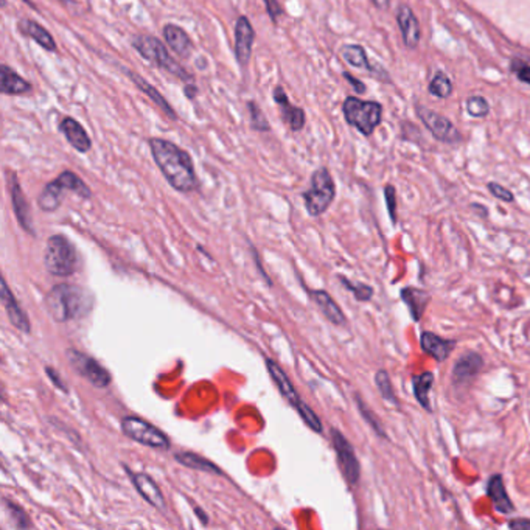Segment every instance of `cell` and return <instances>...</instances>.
<instances>
[{
    "mask_svg": "<svg viewBox=\"0 0 530 530\" xmlns=\"http://www.w3.org/2000/svg\"><path fill=\"white\" fill-rule=\"evenodd\" d=\"M156 165L163 174V178L174 190L181 193H190L198 188L199 182L196 178L193 159L176 143L153 137L148 140Z\"/></svg>",
    "mask_w": 530,
    "mask_h": 530,
    "instance_id": "cell-1",
    "label": "cell"
},
{
    "mask_svg": "<svg viewBox=\"0 0 530 530\" xmlns=\"http://www.w3.org/2000/svg\"><path fill=\"white\" fill-rule=\"evenodd\" d=\"M44 304L55 322H69L86 316L92 310L94 296L81 286L61 283L51 288Z\"/></svg>",
    "mask_w": 530,
    "mask_h": 530,
    "instance_id": "cell-2",
    "label": "cell"
},
{
    "mask_svg": "<svg viewBox=\"0 0 530 530\" xmlns=\"http://www.w3.org/2000/svg\"><path fill=\"white\" fill-rule=\"evenodd\" d=\"M266 369H267V374H270V376L272 378L274 384H276L277 389L280 390L281 397H283L285 400L299 412V415L302 417V420L305 422L306 427L311 428V431H314V433L317 434L322 433L324 424L322 422H320V418L317 417L316 412H314L310 406L300 398L299 392L296 390V388H294V384L291 383V379L288 378L283 369H281L274 359H270V358L266 359Z\"/></svg>",
    "mask_w": 530,
    "mask_h": 530,
    "instance_id": "cell-3",
    "label": "cell"
},
{
    "mask_svg": "<svg viewBox=\"0 0 530 530\" xmlns=\"http://www.w3.org/2000/svg\"><path fill=\"white\" fill-rule=\"evenodd\" d=\"M65 192L75 193L80 196L81 199H89L90 196H92L90 188L84 184V181L80 178V176L67 169V172H63L55 181L49 182V184L44 187V190L38 198L39 208H41L42 212L58 210L61 206Z\"/></svg>",
    "mask_w": 530,
    "mask_h": 530,
    "instance_id": "cell-4",
    "label": "cell"
},
{
    "mask_svg": "<svg viewBox=\"0 0 530 530\" xmlns=\"http://www.w3.org/2000/svg\"><path fill=\"white\" fill-rule=\"evenodd\" d=\"M44 265L51 276L69 277L78 270V252L64 235H51L44 251Z\"/></svg>",
    "mask_w": 530,
    "mask_h": 530,
    "instance_id": "cell-5",
    "label": "cell"
},
{
    "mask_svg": "<svg viewBox=\"0 0 530 530\" xmlns=\"http://www.w3.org/2000/svg\"><path fill=\"white\" fill-rule=\"evenodd\" d=\"M133 47L139 51V55L149 63H153L157 67L163 69L168 74L174 75L179 80L185 81V83H192L193 81V75L187 72L182 65L174 60V58L169 55V51L167 50L165 45H163L159 39L154 36H135L133 41Z\"/></svg>",
    "mask_w": 530,
    "mask_h": 530,
    "instance_id": "cell-6",
    "label": "cell"
},
{
    "mask_svg": "<svg viewBox=\"0 0 530 530\" xmlns=\"http://www.w3.org/2000/svg\"><path fill=\"white\" fill-rule=\"evenodd\" d=\"M345 122L356 128L363 135L369 137L383 120V106L378 101L359 100L356 97H347L342 103Z\"/></svg>",
    "mask_w": 530,
    "mask_h": 530,
    "instance_id": "cell-7",
    "label": "cell"
},
{
    "mask_svg": "<svg viewBox=\"0 0 530 530\" xmlns=\"http://www.w3.org/2000/svg\"><path fill=\"white\" fill-rule=\"evenodd\" d=\"M305 208L310 217H320V215L329 210L331 202L335 201L336 187L333 181L329 168L320 167L311 176V185L304 192Z\"/></svg>",
    "mask_w": 530,
    "mask_h": 530,
    "instance_id": "cell-8",
    "label": "cell"
},
{
    "mask_svg": "<svg viewBox=\"0 0 530 530\" xmlns=\"http://www.w3.org/2000/svg\"><path fill=\"white\" fill-rule=\"evenodd\" d=\"M122 431L131 440L140 443L143 447L156 449L169 448V438L159 428H156L154 424L145 422L140 417L129 415L123 418Z\"/></svg>",
    "mask_w": 530,
    "mask_h": 530,
    "instance_id": "cell-9",
    "label": "cell"
},
{
    "mask_svg": "<svg viewBox=\"0 0 530 530\" xmlns=\"http://www.w3.org/2000/svg\"><path fill=\"white\" fill-rule=\"evenodd\" d=\"M65 356H67V361L70 364V367L76 372L81 378L86 379L94 388L98 389H104L110 384V374L103 367V365L98 364L94 358L88 356L86 353H83L76 349H69L65 351Z\"/></svg>",
    "mask_w": 530,
    "mask_h": 530,
    "instance_id": "cell-10",
    "label": "cell"
},
{
    "mask_svg": "<svg viewBox=\"0 0 530 530\" xmlns=\"http://www.w3.org/2000/svg\"><path fill=\"white\" fill-rule=\"evenodd\" d=\"M330 437L345 481L349 482L350 486H356L359 482V477H361V465H359L355 449H353L351 443L347 440L341 431H338L336 428H331Z\"/></svg>",
    "mask_w": 530,
    "mask_h": 530,
    "instance_id": "cell-11",
    "label": "cell"
},
{
    "mask_svg": "<svg viewBox=\"0 0 530 530\" xmlns=\"http://www.w3.org/2000/svg\"><path fill=\"white\" fill-rule=\"evenodd\" d=\"M417 115L418 119L423 122V125L427 126L431 134L434 135V139L440 140L443 143H449V145H454V143L462 142V135L457 128L451 123L449 119L443 117L440 114H437L436 110L429 109L423 104H417Z\"/></svg>",
    "mask_w": 530,
    "mask_h": 530,
    "instance_id": "cell-12",
    "label": "cell"
},
{
    "mask_svg": "<svg viewBox=\"0 0 530 530\" xmlns=\"http://www.w3.org/2000/svg\"><path fill=\"white\" fill-rule=\"evenodd\" d=\"M6 181H8V190H10V196H11L13 210H15L19 226H21L25 232L35 235V227H33L31 215H30V206L27 202V198H25V194L22 192L21 184H19L16 173L8 172Z\"/></svg>",
    "mask_w": 530,
    "mask_h": 530,
    "instance_id": "cell-13",
    "label": "cell"
},
{
    "mask_svg": "<svg viewBox=\"0 0 530 530\" xmlns=\"http://www.w3.org/2000/svg\"><path fill=\"white\" fill-rule=\"evenodd\" d=\"M254 39L255 31L251 21L246 16H240L235 22V58L241 67H246L251 61Z\"/></svg>",
    "mask_w": 530,
    "mask_h": 530,
    "instance_id": "cell-14",
    "label": "cell"
},
{
    "mask_svg": "<svg viewBox=\"0 0 530 530\" xmlns=\"http://www.w3.org/2000/svg\"><path fill=\"white\" fill-rule=\"evenodd\" d=\"M128 474L131 477V482H133L134 488L139 492V495L145 499L149 506H153L156 510L159 512H165L167 510V501L163 498V495L160 492V488L151 476H148L147 473H131L126 467Z\"/></svg>",
    "mask_w": 530,
    "mask_h": 530,
    "instance_id": "cell-15",
    "label": "cell"
},
{
    "mask_svg": "<svg viewBox=\"0 0 530 530\" xmlns=\"http://www.w3.org/2000/svg\"><path fill=\"white\" fill-rule=\"evenodd\" d=\"M483 367V358L481 353L470 350L457 359L453 365V384L467 386L479 375Z\"/></svg>",
    "mask_w": 530,
    "mask_h": 530,
    "instance_id": "cell-16",
    "label": "cell"
},
{
    "mask_svg": "<svg viewBox=\"0 0 530 530\" xmlns=\"http://www.w3.org/2000/svg\"><path fill=\"white\" fill-rule=\"evenodd\" d=\"M274 101L277 103V106L280 109L281 119H283L286 125L291 128V131L297 133V131H300L305 126V122H306L305 110L299 106H292L290 101V97H288L285 89L281 86H277L276 89H274Z\"/></svg>",
    "mask_w": 530,
    "mask_h": 530,
    "instance_id": "cell-17",
    "label": "cell"
},
{
    "mask_svg": "<svg viewBox=\"0 0 530 530\" xmlns=\"http://www.w3.org/2000/svg\"><path fill=\"white\" fill-rule=\"evenodd\" d=\"M341 56L344 58L345 63H349L351 67H356V69H363V70H367L370 72V74H374L376 78H379V80H384V81H390L389 80V75L388 72H386L381 65H372L369 58H367V53H365L364 47H361V45L358 44H345L341 47Z\"/></svg>",
    "mask_w": 530,
    "mask_h": 530,
    "instance_id": "cell-18",
    "label": "cell"
},
{
    "mask_svg": "<svg viewBox=\"0 0 530 530\" xmlns=\"http://www.w3.org/2000/svg\"><path fill=\"white\" fill-rule=\"evenodd\" d=\"M397 22L400 27L403 42L409 50L417 49L418 42H420V24L415 17L414 11H412L408 5L401 3L397 8Z\"/></svg>",
    "mask_w": 530,
    "mask_h": 530,
    "instance_id": "cell-19",
    "label": "cell"
},
{
    "mask_svg": "<svg viewBox=\"0 0 530 530\" xmlns=\"http://www.w3.org/2000/svg\"><path fill=\"white\" fill-rule=\"evenodd\" d=\"M420 347L428 356L434 359V361L443 363L447 361L451 353L456 349V341H453V339H445L433 331H423L420 336Z\"/></svg>",
    "mask_w": 530,
    "mask_h": 530,
    "instance_id": "cell-20",
    "label": "cell"
},
{
    "mask_svg": "<svg viewBox=\"0 0 530 530\" xmlns=\"http://www.w3.org/2000/svg\"><path fill=\"white\" fill-rule=\"evenodd\" d=\"M0 299H2V305H3L6 314H8L10 322L15 325L19 331L30 333L31 325H30L27 313L21 308V305H19V302L16 300L15 294L10 291L8 283H6L5 280H2V291H0Z\"/></svg>",
    "mask_w": 530,
    "mask_h": 530,
    "instance_id": "cell-21",
    "label": "cell"
},
{
    "mask_svg": "<svg viewBox=\"0 0 530 530\" xmlns=\"http://www.w3.org/2000/svg\"><path fill=\"white\" fill-rule=\"evenodd\" d=\"M60 131L78 153L84 154L92 148V142H90V137L86 133V129L81 126L80 122L72 119V117H65V119L61 120Z\"/></svg>",
    "mask_w": 530,
    "mask_h": 530,
    "instance_id": "cell-22",
    "label": "cell"
},
{
    "mask_svg": "<svg viewBox=\"0 0 530 530\" xmlns=\"http://www.w3.org/2000/svg\"><path fill=\"white\" fill-rule=\"evenodd\" d=\"M487 495L492 499L493 507L501 515H510L515 512V506L512 499L508 498L506 486H504V477L502 474H493L490 476L487 483Z\"/></svg>",
    "mask_w": 530,
    "mask_h": 530,
    "instance_id": "cell-23",
    "label": "cell"
},
{
    "mask_svg": "<svg viewBox=\"0 0 530 530\" xmlns=\"http://www.w3.org/2000/svg\"><path fill=\"white\" fill-rule=\"evenodd\" d=\"M400 296L406 306H408L412 320H414V322H420L424 311H427L428 304L431 302V294L422 290V288L406 286L401 290Z\"/></svg>",
    "mask_w": 530,
    "mask_h": 530,
    "instance_id": "cell-24",
    "label": "cell"
},
{
    "mask_svg": "<svg viewBox=\"0 0 530 530\" xmlns=\"http://www.w3.org/2000/svg\"><path fill=\"white\" fill-rule=\"evenodd\" d=\"M163 38H165L169 49H172L178 56L188 58L190 53H192L193 50L192 39H190L187 31L184 28H181L179 25L167 24L165 27H163Z\"/></svg>",
    "mask_w": 530,
    "mask_h": 530,
    "instance_id": "cell-25",
    "label": "cell"
},
{
    "mask_svg": "<svg viewBox=\"0 0 530 530\" xmlns=\"http://www.w3.org/2000/svg\"><path fill=\"white\" fill-rule=\"evenodd\" d=\"M31 89V83L24 80L16 70H13L6 64L0 65V90L3 95L28 94Z\"/></svg>",
    "mask_w": 530,
    "mask_h": 530,
    "instance_id": "cell-26",
    "label": "cell"
},
{
    "mask_svg": "<svg viewBox=\"0 0 530 530\" xmlns=\"http://www.w3.org/2000/svg\"><path fill=\"white\" fill-rule=\"evenodd\" d=\"M17 30L21 31V35L31 38L33 41L38 42L47 51L58 50L53 36H51L50 31L45 30L41 24L31 21V19H21V21L17 22Z\"/></svg>",
    "mask_w": 530,
    "mask_h": 530,
    "instance_id": "cell-27",
    "label": "cell"
},
{
    "mask_svg": "<svg viewBox=\"0 0 530 530\" xmlns=\"http://www.w3.org/2000/svg\"><path fill=\"white\" fill-rule=\"evenodd\" d=\"M310 296L314 302H316V305L319 306V310L322 311V314L326 317L329 322H331L333 325H344L345 324L344 311L339 308V305L335 302V299H333L329 292L324 291V290H316V291H311Z\"/></svg>",
    "mask_w": 530,
    "mask_h": 530,
    "instance_id": "cell-28",
    "label": "cell"
},
{
    "mask_svg": "<svg viewBox=\"0 0 530 530\" xmlns=\"http://www.w3.org/2000/svg\"><path fill=\"white\" fill-rule=\"evenodd\" d=\"M125 72L129 75V80L135 84L137 89H139L140 92L145 94L148 98H151V101H154V103L157 104V106H159V108L163 110V113H165V114L169 117V119L178 120V115H176L174 109H173L172 106H169L168 101L165 100V97H163V95H160L159 92H157V89L153 86V84H149L148 81L143 80V78H142L139 74H134L133 70H128V69H126Z\"/></svg>",
    "mask_w": 530,
    "mask_h": 530,
    "instance_id": "cell-29",
    "label": "cell"
},
{
    "mask_svg": "<svg viewBox=\"0 0 530 530\" xmlns=\"http://www.w3.org/2000/svg\"><path fill=\"white\" fill-rule=\"evenodd\" d=\"M434 374L433 372H423L420 375L412 376V390H414L415 400L420 403L422 408L427 412H433L429 400V390L433 389Z\"/></svg>",
    "mask_w": 530,
    "mask_h": 530,
    "instance_id": "cell-30",
    "label": "cell"
},
{
    "mask_svg": "<svg viewBox=\"0 0 530 530\" xmlns=\"http://www.w3.org/2000/svg\"><path fill=\"white\" fill-rule=\"evenodd\" d=\"M176 462H179L181 465L188 467L192 470H198V471H204V473H210V474H218L222 476V471L218 468V465H215L213 462L206 459L204 456L194 454V453H176L174 454Z\"/></svg>",
    "mask_w": 530,
    "mask_h": 530,
    "instance_id": "cell-31",
    "label": "cell"
},
{
    "mask_svg": "<svg viewBox=\"0 0 530 530\" xmlns=\"http://www.w3.org/2000/svg\"><path fill=\"white\" fill-rule=\"evenodd\" d=\"M3 510H5L6 516H8L10 521H11V526L15 529H30V527H33L28 515L25 513L21 507L16 506L15 502H11L8 499H3Z\"/></svg>",
    "mask_w": 530,
    "mask_h": 530,
    "instance_id": "cell-32",
    "label": "cell"
},
{
    "mask_svg": "<svg viewBox=\"0 0 530 530\" xmlns=\"http://www.w3.org/2000/svg\"><path fill=\"white\" fill-rule=\"evenodd\" d=\"M429 94L437 98H448L453 94V83L443 72H437L429 83Z\"/></svg>",
    "mask_w": 530,
    "mask_h": 530,
    "instance_id": "cell-33",
    "label": "cell"
},
{
    "mask_svg": "<svg viewBox=\"0 0 530 530\" xmlns=\"http://www.w3.org/2000/svg\"><path fill=\"white\" fill-rule=\"evenodd\" d=\"M375 384L376 388L379 390V394H381V397L384 398L388 403H392V404H398V400L397 397L394 394V388H392V381H390V376L388 374V370L384 369H379L376 374H375Z\"/></svg>",
    "mask_w": 530,
    "mask_h": 530,
    "instance_id": "cell-34",
    "label": "cell"
},
{
    "mask_svg": "<svg viewBox=\"0 0 530 530\" xmlns=\"http://www.w3.org/2000/svg\"><path fill=\"white\" fill-rule=\"evenodd\" d=\"M339 280H341V283L347 290L353 292V296H355V299L359 300V302H367V300L374 297V288L372 286L361 283V281H350L349 279L342 276H339Z\"/></svg>",
    "mask_w": 530,
    "mask_h": 530,
    "instance_id": "cell-35",
    "label": "cell"
},
{
    "mask_svg": "<svg viewBox=\"0 0 530 530\" xmlns=\"http://www.w3.org/2000/svg\"><path fill=\"white\" fill-rule=\"evenodd\" d=\"M355 400H356V404H358L359 412H361V415L364 417V420L367 422L369 427L375 431V434H376V436H381L383 438H388V434H386V429H384V427H383V423L379 422V418L374 414V412H372V411L367 408V404H365V403L361 400V397L356 395V397H355Z\"/></svg>",
    "mask_w": 530,
    "mask_h": 530,
    "instance_id": "cell-36",
    "label": "cell"
},
{
    "mask_svg": "<svg viewBox=\"0 0 530 530\" xmlns=\"http://www.w3.org/2000/svg\"><path fill=\"white\" fill-rule=\"evenodd\" d=\"M465 108L468 115L474 117V119H482V117H487L490 113L488 101L481 95L468 97L465 101Z\"/></svg>",
    "mask_w": 530,
    "mask_h": 530,
    "instance_id": "cell-37",
    "label": "cell"
},
{
    "mask_svg": "<svg viewBox=\"0 0 530 530\" xmlns=\"http://www.w3.org/2000/svg\"><path fill=\"white\" fill-rule=\"evenodd\" d=\"M247 109H249V115H251V128L254 131H263V133H267L271 131L270 122L263 114V110L258 106L255 101H247Z\"/></svg>",
    "mask_w": 530,
    "mask_h": 530,
    "instance_id": "cell-38",
    "label": "cell"
},
{
    "mask_svg": "<svg viewBox=\"0 0 530 530\" xmlns=\"http://www.w3.org/2000/svg\"><path fill=\"white\" fill-rule=\"evenodd\" d=\"M510 70H512V74L518 78L520 81L526 83L530 86V65L527 63L515 58V60H512V63H510Z\"/></svg>",
    "mask_w": 530,
    "mask_h": 530,
    "instance_id": "cell-39",
    "label": "cell"
},
{
    "mask_svg": "<svg viewBox=\"0 0 530 530\" xmlns=\"http://www.w3.org/2000/svg\"><path fill=\"white\" fill-rule=\"evenodd\" d=\"M384 199H386V206H388V212H389L392 224H397V193H395L394 185H386Z\"/></svg>",
    "mask_w": 530,
    "mask_h": 530,
    "instance_id": "cell-40",
    "label": "cell"
},
{
    "mask_svg": "<svg viewBox=\"0 0 530 530\" xmlns=\"http://www.w3.org/2000/svg\"><path fill=\"white\" fill-rule=\"evenodd\" d=\"M487 188H488V192L492 193L496 199L504 201V202H513V201H515L513 193L510 192L508 188L502 187V185H499V184H496V182H488Z\"/></svg>",
    "mask_w": 530,
    "mask_h": 530,
    "instance_id": "cell-41",
    "label": "cell"
},
{
    "mask_svg": "<svg viewBox=\"0 0 530 530\" xmlns=\"http://www.w3.org/2000/svg\"><path fill=\"white\" fill-rule=\"evenodd\" d=\"M263 2L266 5V11H267V15H270L271 21L274 24H277L279 17L283 16V8H281L279 0H263Z\"/></svg>",
    "mask_w": 530,
    "mask_h": 530,
    "instance_id": "cell-42",
    "label": "cell"
},
{
    "mask_svg": "<svg viewBox=\"0 0 530 530\" xmlns=\"http://www.w3.org/2000/svg\"><path fill=\"white\" fill-rule=\"evenodd\" d=\"M508 529L512 530H530V520L529 518H518L507 522Z\"/></svg>",
    "mask_w": 530,
    "mask_h": 530,
    "instance_id": "cell-43",
    "label": "cell"
},
{
    "mask_svg": "<svg viewBox=\"0 0 530 530\" xmlns=\"http://www.w3.org/2000/svg\"><path fill=\"white\" fill-rule=\"evenodd\" d=\"M45 374L49 375V378L51 379V383H53L58 389H61L63 392H67V388H65V384L61 383V378L56 375V372L51 369V367H45Z\"/></svg>",
    "mask_w": 530,
    "mask_h": 530,
    "instance_id": "cell-44",
    "label": "cell"
},
{
    "mask_svg": "<svg viewBox=\"0 0 530 530\" xmlns=\"http://www.w3.org/2000/svg\"><path fill=\"white\" fill-rule=\"evenodd\" d=\"M342 75H344L345 80L349 81L353 88H355V90H356L358 94H364V92H365V86H364V83H361V81H359V80H356V78H353V75H350L349 72H344Z\"/></svg>",
    "mask_w": 530,
    "mask_h": 530,
    "instance_id": "cell-45",
    "label": "cell"
},
{
    "mask_svg": "<svg viewBox=\"0 0 530 530\" xmlns=\"http://www.w3.org/2000/svg\"><path fill=\"white\" fill-rule=\"evenodd\" d=\"M184 94H185V97L190 98V100H193V98L198 95V89H196L193 84H188V86H185Z\"/></svg>",
    "mask_w": 530,
    "mask_h": 530,
    "instance_id": "cell-46",
    "label": "cell"
},
{
    "mask_svg": "<svg viewBox=\"0 0 530 530\" xmlns=\"http://www.w3.org/2000/svg\"><path fill=\"white\" fill-rule=\"evenodd\" d=\"M372 3H374L378 10H388L390 0H372Z\"/></svg>",
    "mask_w": 530,
    "mask_h": 530,
    "instance_id": "cell-47",
    "label": "cell"
},
{
    "mask_svg": "<svg viewBox=\"0 0 530 530\" xmlns=\"http://www.w3.org/2000/svg\"><path fill=\"white\" fill-rule=\"evenodd\" d=\"M194 513H196V515H198V516H201V521H202V524H207V522H208V520H207V515H206L204 512H202V510H201V508H198V507H194Z\"/></svg>",
    "mask_w": 530,
    "mask_h": 530,
    "instance_id": "cell-48",
    "label": "cell"
},
{
    "mask_svg": "<svg viewBox=\"0 0 530 530\" xmlns=\"http://www.w3.org/2000/svg\"><path fill=\"white\" fill-rule=\"evenodd\" d=\"M60 2H61V3H65V5H72V3H75L74 0H60Z\"/></svg>",
    "mask_w": 530,
    "mask_h": 530,
    "instance_id": "cell-49",
    "label": "cell"
},
{
    "mask_svg": "<svg viewBox=\"0 0 530 530\" xmlns=\"http://www.w3.org/2000/svg\"><path fill=\"white\" fill-rule=\"evenodd\" d=\"M25 3H28V5L31 6V8H33V10H38V8H36V6H35V5H33V3H31V0H25Z\"/></svg>",
    "mask_w": 530,
    "mask_h": 530,
    "instance_id": "cell-50",
    "label": "cell"
}]
</instances>
